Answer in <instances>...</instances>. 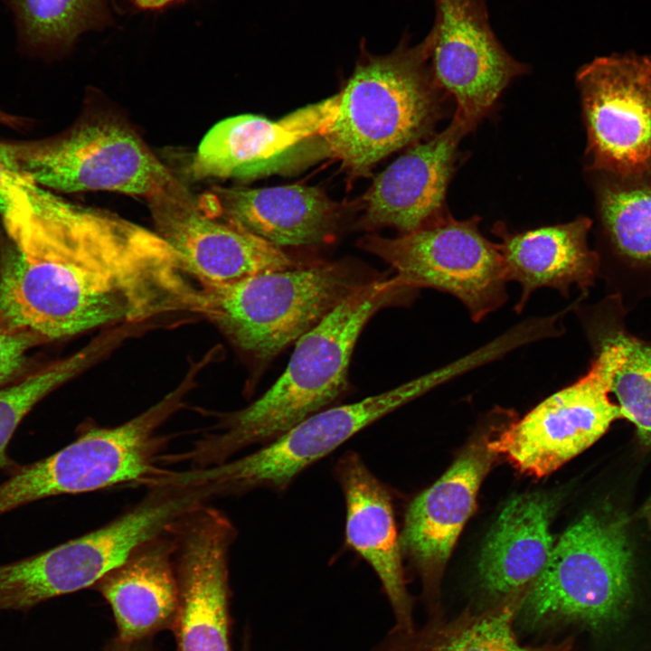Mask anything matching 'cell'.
Segmentation results:
<instances>
[{"instance_id": "obj_1", "label": "cell", "mask_w": 651, "mask_h": 651, "mask_svg": "<svg viewBox=\"0 0 651 651\" xmlns=\"http://www.w3.org/2000/svg\"><path fill=\"white\" fill-rule=\"evenodd\" d=\"M0 316L46 342L176 312L200 286L155 231L23 175L1 215Z\"/></svg>"}, {"instance_id": "obj_2", "label": "cell", "mask_w": 651, "mask_h": 651, "mask_svg": "<svg viewBox=\"0 0 651 651\" xmlns=\"http://www.w3.org/2000/svg\"><path fill=\"white\" fill-rule=\"evenodd\" d=\"M416 290L379 276L347 295L296 342L280 377L249 406L230 413L217 434L184 455L201 467L217 465L245 448L266 445L332 404L346 389L357 339L380 309L411 299Z\"/></svg>"}, {"instance_id": "obj_3", "label": "cell", "mask_w": 651, "mask_h": 651, "mask_svg": "<svg viewBox=\"0 0 651 651\" xmlns=\"http://www.w3.org/2000/svg\"><path fill=\"white\" fill-rule=\"evenodd\" d=\"M427 34L410 46L404 37L386 55L362 50L337 94V109L323 138L326 152L354 175L429 136L444 114V95L429 62Z\"/></svg>"}, {"instance_id": "obj_4", "label": "cell", "mask_w": 651, "mask_h": 651, "mask_svg": "<svg viewBox=\"0 0 651 651\" xmlns=\"http://www.w3.org/2000/svg\"><path fill=\"white\" fill-rule=\"evenodd\" d=\"M353 260L316 262L203 286L199 314L241 351L269 362L361 285L378 278Z\"/></svg>"}, {"instance_id": "obj_5", "label": "cell", "mask_w": 651, "mask_h": 651, "mask_svg": "<svg viewBox=\"0 0 651 651\" xmlns=\"http://www.w3.org/2000/svg\"><path fill=\"white\" fill-rule=\"evenodd\" d=\"M633 557L621 521L585 514L560 537L524 590L517 618L531 628L576 624L601 631L619 623L633 599Z\"/></svg>"}, {"instance_id": "obj_6", "label": "cell", "mask_w": 651, "mask_h": 651, "mask_svg": "<svg viewBox=\"0 0 651 651\" xmlns=\"http://www.w3.org/2000/svg\"><path fill=\"white\" fill-rule=\"evenodd\" d=\"M181 399L176 390L120 425L86 429L55 453L21 464L0 484V516L52 496L145 484L161 470L156 463L165 441L156 431Z\"/></svg>"}, {"instance_id": "obj_7", "label": "cell", "mask_w": 651, "mask_h": 651, "mask_svg": "<svg viewBox=\"0 0 651 651\" xmlns=\"http://www.w3.org/2000/svg\"><path fill=\"white\" fill-rule=\"evenodd\" d=\"M157 488L150 497L109 524L7 563L4 580L10 598L19 607L30 609L99 582L137 549L168 532L207 498L197 489Z\"/></svg>"}, {"instance_id": "obj_8", "label": "cell", "mask_w": 651, "mask_h": 651, "mask_svg": "<svg viewBox=\"0 0 651 651\" xmlns=\"http://www.w3.org/2000/svg\"><path fill=\"white\" fill-rule=\"evenodd\" d=\"M478 222L444 213L396 238L365 236L360 246L389 264L406 287L448 293L479 322L505 303L508 281L497 244L482 235Z\"/></svg>"}, {"instance_id": "obj_9", "label": "cell", "mask_w": 651, "mask_h": 651, "mask_svg": "<svg viewBox=\"0 0 651 651\" xmlns=\"http://www.w3.org/2000/svg\"><path fill=\"white\" fill-rule=\"evenodd\" d=\"M421 378L356 402L326 408L244 457L178 472L177 483L212 495L284 492L303 471L427 389Z\"/></svg>"}, {"instance_id": "obj_10", "label": "cell", "mask_w": 651, "mask_h": 651, "mask_svg": "<svg viewBox=\"0 0 651 651\" xmlns=\"http://www.w3.org/2000/svg\"><path fill=\"white\" fill-rule=\"evenodd\" d=\"M624 353L621 334L608 339L587 374L506 427L487 441L488 449L505 456L519 470L542 477L590 448L622 418L610 393Z\"/></svg>"}, {"instance_id": "obj_11", "label": "cell", "mask_w": 651, "mask_h": 651, "mask_svg": "<svg viewBox=\"0 0 651 651\" xmlns=\"http://www.w3.org/2000/svg\"><path fill=\"white\" fill-rule=\"evenodd\" d=\"M15 148L22 173L49 190L147 198L175 177L132 129L108 119L90 120L56 138Z\"/></svg>"}, {"instance_id": "obj_12", "label": "cell", "mask_w": 651, "mask_h": 651, "mask_svg": "<svg viewBox=\"0 0 651 651\" xmlns=\"http://www.w3.org/2000/svg\"><path fill=\"white\" fill-rule=\"evenodd\" d=\"M593 169L651 177V57L594 59L577 73Z\"/></svg>"}, {"instance_id": "obj_13", "label": "cell", "mask_w": 651, "mask_h": 651, "mask_svg": "<svg viewBox=\"0 0 651 651\" xmlns=\"http://www.w3.org/2000/svg\"><path fill=\"white\" fill-rule=\"evenodd\" d=\"M146 199L155 231L200 285H223L304 264L210 211L176 177Z\"/></svg>"}, {"instance_id": "obj_14", "label": "cell", "mask_w": 651, "mask_h": 651, "mask_svg": "<svg viewBox=\"0 0 651 651\" xmlns=\"http://www.w3.org/2000/svg\"><path fill=\"white\" fill-rule=\"evenodd\" d=\"M430 67L456 101L455 115L471 130L503 90L528 67L504 48L490 24L486 0H433Z\"/></svg>"}, {"instance_id": "obj_15", "label": "cell", "mask_w": 651, "mask_h": 651, "mask_svg": "<svg viewBox=\"0 0 651 651\" xmlns=\"http://www.w3.org/2000/svg\"><path fill=\"white\" fill-rule=\"evenodd\" d=\"M180 651H229L228 559L237 532L203 505L174 526Z\"/></svg>"}, {"instance_id": "obj_16", "label": "cell", "mask_w": 651, "mask_h": 651, "mask_svg": "<svg viewBox=\"0 0 651 651\" xmlns=\"http://www.w3.org/2000/svg\"><path fill=\"white\" fill-rule=\"evenodd\" d=\"M471 130L456 116L441 132L417 143L373 180L362 203V225L418 230L444 214L458 144Z\"/></svg>"}, {"instance_id": "obj_17", "label": "cell", "mask_w": 651, "mask_h": 651, "mask_svg": "<svg viewBox=\"0 0 651 651\" xmlns=\"http://www.w3.org/2000/svg\"><path fill=\"white\" fill-rule=\"evenodd\" d=\"M495 456L487 441L475 442L409 505L400 535L401 549L419 571L426 590L435 588L476 507L480 485Z\"/></svg>"}, {"instance_id": "obj_18", "label": "cell", "mask_w": 651, "mask_h": 651, "mask_svg": "<svg viewBox=\"0 0 651 651\" xmlns=\"http://www.w3.org/2000/svg\"><path fill=\"white\" fill-rule=\"evenodd\" d=\"M337 95L299 108L276 121L239 115L215 124L191 163L195 179L246 178L268 171L302 142L321 137L335 118Z\"/></svg>"}, {"instance_id": "obj_19", "label": "cell", "mask_w": 651, "mask_h": 651, "mask_svg": "<svg viewBox=\"0 0 651 651\" xmlns=\"http://www.w3.org/2000/svg\"><path fill=\"white\" fill-rule=\"evenodd\" d=\"M334 472L345 501L346 543L377 574L399 631L410 634L414 631L413 604L406 586L392 496L354 451L344 453Z\"/></svg>"}, {"instance_id": "obj_20", "label": "cell", "mask_w": 651, "mask_h": 651, "mask_svg": "<svg viewBox=\"0 0 651 651\" xmlns=\"http://www.w3.org/2000/svg\"><path fill=\"white\" fill-rule=\"evenodd\" d=\"M213 212L278 246H308L333 239L341 206L317 187L216 188L202 197Z\"/></svg>"}, {"instance_id": "obj_21", "label": "cell", "mask_w": 651, "mask_h": 651, "mask_svg": "<svg viewBox=\"0 0 651 651\" xmlns=\"http://www.w3.org/2000/svg\"><path fill=\"white\" fill-rule=\"evenodd\" d=\"M590 228V221L585 217L524 232H512L501 223L495 226L507 281L517 282L522 289L517 312L540 288L567 295L573 284L580 288L590 284L598 259L588 246Z\"/></svg>"}, {"instance_id": "obj_22", "label": "cell", "mask_w": 651, "mask_h": 651, "mask_svg": "<svg viewBox=\"0 0 651 651\" xmlns=\"http://www.w3.org/2000/svg\"><path fill=\"white\" fill-rule=\"evenodd\" d=\"M551 502L541 495L511 499L488 532L479 555L478 579L490 596L505 599L525 590L554 547Z\"/></svg>"}, {"instance_id": "obj_23", "label": "cell", "mask_w": 651, "mask_h": 651, "mask_svg": "<svg viewBox=\"0 0 651 651\" xmlns=\"http://www.w3.org/2000/svg\"><path fill=\"white\" fill-rule=\"evenodd\" d=\"M175 552V538L170 541L161 534L137 549L100 580V590L111 607L123 642L146 636L177 613Z\"/></svg>"}, {"instance_id": "obj_24", "label": "cell", "mask_w": 651, "mask_h": 651, "mask_svg": "<svg viewBox=\"0 0 651 651\" xmlns=\"http://www.w3.org/2000/svg\"><path fill=\"white\" fill-rule=\"evenodd\" d=\"M524 591L486 611L467 610L449 621H433L419 632L402 634L406 639L399 651H563L571 638L535 646L520 644L514 622Z\"/></svg>"}, {"instance_id": "obj_25", "label": "cell", "mask_w": 651, "mask_h": 651, "mask_svg": "<svg viewBox=\"0 0 651 651\" xmlns=\"http://www.w3.org/2000/svg\"><path fill=\"white\" fill-rule=\"evenodd\" d=\"M23 40L40 51H63L83 33L110 22L108 0H11Z\"/></svg>"}, {"instance_id": "obj_26", "label": "cell", "mask_w": 651, "mask_h": 651, "mask_svg": "<svg viewBox=\"0 0 651 651\" xmlns=\"http://www.w3.org/2000/svg\"><path fill=\"white\" fill-rule=\"evenodd\" d=\"M651 177L619 178L599 188L603 225L617 249L651 262Z\"/></svg>"}, {"instance_id": "obj_27", "label": "cell", "mask_w": 651, "mask_h": 651, "mask_svg": "<svg viewBox=\"0 0 651 651\" xmlns=\"http://www.w3.org/2000/svg\"><path fill=\"white\" fill-rule=\"evenodd\" d=\"M100 354L91 343L77 353L34 371L0 389V471L14 474L21 463L8 453L9 443L31 410L47 394L85 369Z\"/></svg>"}, {"instance_id": "obj_28", "label": "cell", "mask_w": 651, "mask_h": 651, "mask_svg": "<svg viewBox=\"0 0 651 651\" xmlns=\"http://www.w3.org/2000/svg\"><path fill=\"white\" fill-rule=\"evenodd\" d=\"M624 359L617 369L611 392L622 418L632 422L641 440L651 445V345L621 334Z\"/></svg>"}, {"instance_id": "obj_29", "label": "cell", "mask_w": 651, "mask_h": 651, "mask_svg": "<svg viewBox=\"0 0 651 651\" xmlns=\"http://www.w3.org/2000/svg\"><path fill=\"white\" fill-rule=\"evenodd\" d=\"M44 343L36 333L15 326L0 316V389L24 372L30 351Z\"/></svg>"}, {"instance_id": "obj_30", "label": "cell", "mask_w": 651, "mask_h": 651, "mask_svg": "<svg viewBox=\"0 0 651 651\" xmlns=\"http://www.w3.org/2000/svg\"><path fill=\"white\" fill-rule=\"evenodd\" d=\"M22 175L15 144L0 141V216L5 212L11 192Z\"/></svg>"}, {"instance_id": "obj_31", "label": "cell", "mask_w": 651, "mask_h": 651, "mask_svg": "<svg viewBox=\"0 0 651 651\" xmlns=\"http://www.w3.org/2000/svg\"><path fill=\"white\" fill-rule=\"evenodd\" d=\"M133 5L145 11H155L162 9L179 0H131Z\"/></svg>"}, {"instance_id": "obj_32", "label": "cell", "mask_w": 651, "mask_h": 651, "mask_svg": "<svg viewBox=\"0 0 651 651\" xmlns=\"http://www.w3.org/2000/svg\"><path fill=\"white\" fill-rule=\"evenodd\" d=\"M572 644L569 645L563 651H571Z\"/></svg>"}, {"instance_id": "obj_33", "label": "cell", "mask_w": 651, "mask_h": 651, "mask_svg": "<svg viewBox=\"0 0 651 651\" xmlns=\"http://www.w3.org/2000/svg\"><path fill=\"white\" fill-rule=\"evenodd\" d=\"M649 514H650V515H651V502H650V505H649Z\"/></svg>"}]
</instances>
